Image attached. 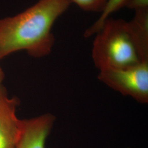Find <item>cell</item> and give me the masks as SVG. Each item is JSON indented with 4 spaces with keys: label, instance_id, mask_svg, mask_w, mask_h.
<instances>
[{
    "label": "cell",
    "instance_id": "1",
    "mask_svg": "<svg viewBox=\"0 0 148 148\" xmlns=\"http://www.w3.org/2000/svg\"><path fill=\"white\" fill-rule=\"evenodd\" d=\"M72 3L71 0H38L16 16L0 19V59L20 51L35 58L48 55L54 43L53 25Z\"/></svg>",
    "mask_w": 148,
    "mask_h": 148
},
{
    "label": "cell",
    "instance_id": "2",
    "mask_svg": "<svg viewBox=\"0 0 148 148\" xmlns=\"http://www.w3.org/2000/svg\"><path fill=\"white\" fill-rule=\"evenodd\" d=\"M95 35L92 58L99 71L127 67L143 62L128 21L110 18Z\"/></svg>",
    "mask_w": 148,
    "mask_h": 148
},
{
    "label": "cell",
    "instance_id": "3",
    "mask_svg": "<svg viewBox=\"0 0 148 148\" xmlns=\"http://www.w3.org/2000/svg\"><path fill=\"white\" fill-rule=\"evenodd\" d=\"M98 78L122 95L129 96L142 104L148 103V62L101 70Z\"/></svg>",
    "mask_w": 148,
    "mask_h": 148
},
{
    "label": "cell",
    "instance_id": "4",
    "mask_svg": "<svg viewBox=\"0 0 148 148\" xmlns=\"http://www.w3.org/2000/svg\"><path fill=\"white\" fill-rule=\"evenodd\" d=\"M56 117L47 113L30 119L21 120L20 132L16 148H45Z\"/></svg>",
    "mask_w": 148,
    "mask_h": 148
},
{
    "label": "cell",
    "instance_id": "5",
    "mask_svg": "<svg viewBox=\"0 0 148 148\" xmlns=\"http://www.w3.org/2000/svg\"><path fill=\"white\" fill-rule=\"evenodd\" d=\"M19 101L10 98L7 90L0 87V148H16L20 132L21 120L16 116Z\"/></svg>",
    "mask_w": 148,
    "mask_h": 148
},
{
    "label": "cell",
    "instance_id": "6",
    "mask_svg": "<svg viewBox=\"0 0 148 148\" xmlns=\"http://www.w3.org/2000/svg\"><path fill=\"white\" fill-rule=\"evenodd\" d=\"M128 25L143 62H148V8L135 11Z\"/></svg>",
    "mask_w": 148,
    "mask_h": 148
},
{
    "label": "cell",
    "instance_id": "7",
    "mask_svg": "<svg viewBox=\"0 0 148 148\" xmlns=\"http://www.w3.org/2000/svg\"><path fill=\"white\" fill-rule=\"evenodd\" d=\"M129 0H108L98 19L89 27L84 33V36L90 37L95 35L99 30L104 23L115 12L125 7Z\"/></svg>",
    "mask_w": 148,
    "mask_h": 148
},
{
    "label": "cell",
    "instance_id": "8",
    "mask_svg": "<svg viewBox=\"0 0 148 148\" xmlns=\"http://www.w3.org/2000/svg\"><path fill=\"white\" fill-rule=\"evenodd\" d=\"M84 11L101 12L108 0H71Z\"/></svg>",
    "mask_w": 148,
    "mask_h": 148
},
{
    "label": "cell",
    "instance_id": "9",
    "mask_svg": "<svg viewBox=\"0 0 148 148\" xmlns=\"http://www.w3.org/2000/svg\"><path fill=\"white\" fill-rule=\"evenodd\" d=\"M125 7L134 11L148 8V0H129Z\"/></svg>",
    "mask_w": 148,
    "mask_h": 148
},
{
    "label": "cell",
    "instance_id": "10",
    "mask_svg": "<svg viewBox=\"0 0 148 148\" xmlns=\"http://www.w3.org/2000/svg\"><path fill=\"white\" fill-rule=\"evenodd\" d=\"M5 77V74L3 71V70L0 66V87L2 86V82Z\"/></svg>",
    "mask_w": 148,
    "mask_h": 148
}]
</instances>
